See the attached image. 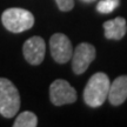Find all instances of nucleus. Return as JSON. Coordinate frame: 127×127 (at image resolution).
Returning <instances> with one entry per match:
<instances>
[{"label": "nucleus", "mask_w": 127, "mask_h": 127, "mask_svg": "<svg viewBox=\"0 0 127 127\" xmlns=\"http://www.w3.org/2000/svg\"><path fill=\"white\" fill-rule=\"evenodd\" d=\"M109 79L102 72L94 73L84 90V100L91 107H99L107 99L109 91Z\"/></svg>", "instance_id": "obj_1"}, {"label": "nucleus", "mask_w": 127, "mask_h": 127, "mask_svg": "<svg viewBox=\"0 0 127 127\" xmlns=\"http://www.w3.org/2000/svg\"><path fill=\"white\" fill-rule=\"evenodd\" d=\"M1 23L5 28H7V31L12 33H21L32 28L34 25V17L27 9L12 7L4 11L1 15Z\"/></svg>", "instance_id": "obj_2"}, {"label": "nucleus", "mask_w": 127, "mask_h": 127, "mask_svg": "<svg viewBox=\"0 0 127 127\" xmlns=\"http://www.w3.org/2000/svg\"><path fill=\"white\" fill-rule=\"evenodd\" d=\"M20 108V95L13 82L0 78V114L4 118H13Z\"/></svg>", "instance_id": "obj_3"}, {"label": "nucleus", "mask_w": 127, "mask_h": 127, "mask_svg": "<svg viewBox=\"0 0 127 127\" xmlns=\"http://www.w3.org/2000/svg\"><path fill=\"white\" fill-rule=\"evenodd\" d=\"M50 99L51 102L55 106L73 104L77 100V91L68 81L57 79L50 86Z\"/></svg>", "instance_id": "obj_4"}, {"label": "nucleus", "mask_w": 127, "mask_h": 127, "mask_svg": "<svg viewBox=\"0 0 127 127\" xmlns=\"http://www.w3.org/2000/svg\"><path fill=\"white\" fill-rule=\"evenodd\" d=\"M94 46L88 42H82L75 47L72 54V69L75 74H82L86 72L90 64L95 59Z\"/></svg>", "instance_id": "obj_5"}, {"label": "nucleus", "mask_w": 127, "mask_h": 127, "mask_svg": "<svg viewBox=\"0 0 127 127\" xmlns=\"http://www.w3.org/2000/svg\"><path fill=\"white\" fill-rule=\"evenodd\" d=\"M50 48L52 58L58 64H66L73 54L71 40L63 33H55L50 39Z\"/></svg>", "instance_id": "obj_6"}, {"label": "nucleus", "mask_w": 127, "mask_h": 127, "mask_svg": "<svg viewBox=\"0 0 127 127\" xmlns=\"http://www.w3.org/2000/svg\"><path fill=\"white\" fill-rule=\"evenodd\" d=\"M24 57L28 64L31 65H40L45 58L46 46L45 41L41 36H32L25 41L23 47Z\"/></svg>", "instance_id": "obj_7"}, {"label": "nucleus", "mask_w": 127, "mask_h": 127, "mask_svg": "<svg viewBox=\"0 0 127 127\" xmlns=\"http://www.w3.org/2000/svg\"><path fill=\"white\" fill-rule=\"evenodd\" d=\"M107 98L113 106H119L125 102L127 99V75H120L109 85Z\"/></svg>", "instance_id": "obj_8"}, {"label": "nucleus", "mask_w": 127, "mask_h": 127, "mask_svg": "<svg viewBox=\"0 0 127 127\" xmlns=\"http://www.w3.org/2000/svg\"><path fill=\"white\" fill-rule=\"evenodd\" d=\"M104 31L105 36L107 39H113V40H120L123 39L127 32V24L126 20L121 17L108 20L104 23Z\"/></svg>", "instance_id": "obj_9"}, {"label": "nucleus", "mask_w": 127, "mask_h": 127, "mask_svg": "<svg viewBox=\"0 0 127 127\" xmlns=\"http://www.w3.org/2000/svg\"><path fill=\"white\" fill-rule=\"evenodd\" d=\"M38 125V118L33 112L25 111L17 117L14 121V127H35Z\"/></svg>", "instance_id": "obj_10"}, {"label": "nucleus", "mask_w": 127, "mask_h": 127, "mask_svg": "<svg viewBox=\"0 0 127 127\" xmlns=\"http://www.w3.org/2000/svg\"><path fill=\"white\" fill-rule=\"evenodd\" d=\"M119 5H120V0H100L96 5V9L102 14H108L112 13Z\"/></svg>", "instance_id": "obj_11"}, {"label": "nucleus", "mask_w": 127, "mask_h": 127, "mask_svg": "<svg viewBox=\"0 0 127 127\" xmlns=\"http://www.w3.org/2000/svg\"><path fill=\"white\" fill-rule=\"evenodd\" d=\"M60 11L63 12H68L73 8L74 6V0H55Z\"/></svg>", "instance_id": "obj_12"}, {"label": "nucleus", "mask_w": 127, "mask_h": 127, "mask_svg": "<svg viewBox=\"0 0 127 127\" xmlns=\"http://www.w3.org/2000/svg\"><path fill=\"white\" fill-rule=\"evenodd\" d=\"M82 1H85V2H93L95 0H82Z\"/></svg>", "instance_id": "obj_13"}]
</instances>
